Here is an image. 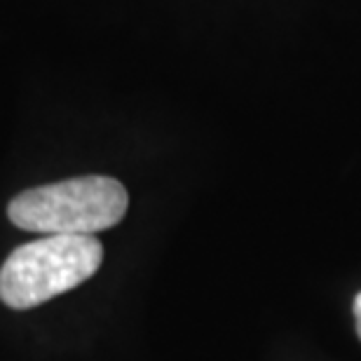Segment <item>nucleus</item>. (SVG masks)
Wrapping results in <instances>:
<instances>
[{"label":"nucleus","mask_w":361,"mask_h":361,"mask_svg":"<svg viewBox=\"0 0 361 361\" xmlns=\"http://www.w3.org/2000/svg\"><path fill=\"white\" fill-rule=\"evenodd\" d=\"M127 190L111 176H80L19 192L7 207L17 228L40 235H94L125 219Z\"/></svg>","instance_id":"1"},{"label":"nucleus","mask_w":361,"mask_h":361,"mask_svg":"<svg viewBox=\"0 0 361 361\" xmlns=\"http://www.w3.org/2000/svg\"><path fill=\"white\" fill-rule=\"evenodd\" d=\"M104 247L94 235H45L14 249L0 268V300L28 310L80 286L99 270Z\"/></svg>","instance_id":"2"},{"label":"nucleus","mask_w":361,"mask_h":361,"mask_svg":"<svg viewBox=\"0 0 361 361\" xmlns=\"http://www.w3.org/2000/svg\"><path fill=\"white\" fill-rule=\"evenodd\" d=\"M355 326H357V336H359V341H361V291L357 293V298H355Z\"/></svg>","instance_id":"3"}]
</instances>
